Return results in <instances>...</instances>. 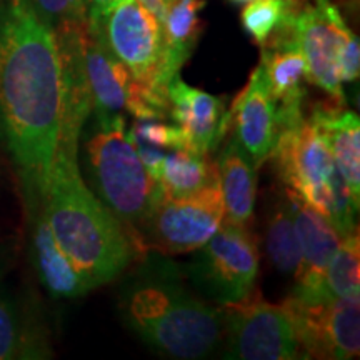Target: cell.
Masks as SVG:
<instances>
[{
	"mask_svg": "<svg viewBox=\"0 0 360 360\" xmlns=\"http://www.w3.org/2000/svg\"><path fill=\"white\" fill-rule=\"evenodd\" d=\"M56 34L30 0H0V146L20 186L44 188L62 119Z\"/></svg>",
	"mask_w": 360,
	"mask_h": 360,
	"instance_id": "cell-1",
	"label": "cell"
},
{
	"mask_svg": "<svg viewBox=\"0 0 360 360\" xmlns=\"http://www.w3.org/2000/svg\"><path fill=\"white\" fill-rule=\"evenodd\" d=\"M125 278L119 310L125 326L154 352L197 360L222 345V310L186 285L182 269L159 252L143 254Z\"/></svg>",
	"mask_w": 360,
	"mask_h": 360,
	"instance_id": "cell-2",
	"label": "cell"
},
{
	"mask_svg": "<svg viewBox=\"0 0 360 360\" xmlns=\"http://www.w3.org/2000/svg\"><path fill=\"white\" fill-rule=\"evenodd\" d=\"M44 210L57 244L89 292L119 278L137 259L122 225L85 184L79 147L57 143L45 179Z\"/></svg>",
	"mask_w": 360,
	"mask_h": 360,
	"instance_id": "cell-3",
	"label": "cell"
},
{
	"mask_svg": "<svg viewBox=\"0 0 360 360\" xmlns=\"http://www.w3.org/2000/svg\"><path fill=\"white\" fill-rule=\"evenodd\" d=\"M97 127L85 141L89 179L98 199L122 225L139 259L147 254L141 240V227L159 186L143 169L125 129L124 115L101 120Z\"/></svg>",
	"mask_w": 360,
	"mask_h": 360,
	"instance_id": "cell-4",
	"label": "cell"
},
{
	"mask_svg": "<svg viewBox=\"0 0 360 360\" xmlns=\"http://www.w3.org/2000/svg\"><path fill=\"white\" fill-rule=\"evenodd\" d=\"M270 159L285 187L322 214L340 237L357 231L359 199L309 117L278 132Z\"/></svg>",
	"mask_w": 360,
	"mask_h": 360,
	"instance_id": "cell-5",
	"label": "cell"
},
{
	"mask_svg": "<svg viewBox=\"0 0 360 360\" xmlns=\"http://www.w3.org/2000/svg\"><path fill=\"white\" fill-rule=\"evenodd\" d=\"M292 27L307 62L309 84L344 103V85L359 79L360 45L332 0H315L292 13Z\"/></svg>",
	"mask_w": 360,
	"mask_h": 360,
	"instance_id": "cell-6",
	"label": "cell"
},
{
	"mask_svg": "<svg viewBox=\"0 0 360 360\" xmlns=\"http://www.w3.org/2000/svg\"><path fill=\"white\" fill-rule=\"evenodd\" d=\"M186 265V277L202 299L217 305L249 295L259 277V238L250 225L224 222Z\"/></svg>",
	"mask_w": 360,
	"mask_h": 360,
	"instance_id": "cell-7",
	"label": "cell"
},
{
	"mask_svg": "<svg viewBox=\"0 0 360 360\" xmlns=\"http://www.w3.org/2000/svg\"><path fill=\"white\" fill-rule=\"evenodd\" d=\"M222 345L227 360H294L304 359L287 304H270L252 289L236 302L220 305Z\"/></svg>",
	"mask_w": 360,
	"mask_h": 360,
	"instance_id": "cell-8",
	"label": "cell"
},
{
	"mask_svg": "<svg viewBox=\"0 0 360 360\" xmlns=\"http://www.w3.org/2000/svg\"><path fill=\"white\" fill-rule=\"evenodd\" d=\"M224 220L225 207L219 186L184 199L165 197L159 188L141 227V240L147 252L192 254L222 227Z\"/></svg>",
	"mask_w": 360,
	"mask_h": 360,
	"instance_id": "cell-9",
	"label": "cell"
},
{
	"mask_svg": "<svg viewBox=\"0 0 360 360\" xmlns=\"http://www.w3.org/2000/svg\"><path fill=\"white\" fill-rule=\"evenodd\" d=\"M102 30L112 53L135 82L169 105L164 35L155 13L139 0H120L102 19Z\"/></svg>",
	"mask_w": 360,
	"mask_h": 360,
	"instance_id": "cell-10",
	"label": "cell"
},
{
	"mask_svg": "<svg viewBox=\"0 0 360 360\" xmlns=\"http://www.w3.org/2000/svg\"><path fill=\"white\" fill-rule=\"evenodd\" d=\"M82 52L85 75L92 96V110L97 122L124 115V112L142 120H164L167 117V103L143 90L122 62L112 53L103 35L102 20H87Z\"/></svg>",
	"mask_w": 360,
	"mask_h": 360,
	"instance_id": "cell-11",
	"label": "cell"
},
{
	"mask_svg": "<svg viewBox=\"0 0 360 360\" xmlns=\"http://www.w3.org/2000/svg\"><path fill=\"white\" fill-rule=\"evenodd\" d=\"M285 304L290 310L304 359L350 360L359 357V295L314 302H302L290 295Z\"/></svg>",
	"mask_w": 360,
	"mask_h": 360,
	"instance_id": "cell-12",
	"label": "cell"
},
{
	"mask_svg": "<svg viewBox=\"0 0 360 360\" xmlns=\"http://www.w3.org/2000/svg\"><path fill=\"white\" fill-rule=\"evenodd\" d=\"M292 13L294 11L267 42L260 45V67L277 107L278 132L304 119L302 102L307 94L305 84H309L307 62L292 27Z\"/></svg>",
	"mask_w": 360,
	"mask_h": 360,
	"instance_id": "cell-13",
	"label": "cell"
},
{
	"mask_svg": "<svg viewBox=\"0 0 360 360\" xmlns=\"http://www.w3.org/2000/svg\"><path fill=\"white\" fill-rule=\"evenodd\" d=\"M25 205L29 254L34 272L53 299H75L89 292L79 272L57 244L45 217L44 188L20 186Z\"/></svg>",
	"mask_w": 360,
	"mask_h": 360,
	"instance_id": "cell-14",
	"label": "cell"
},
{
	"mask_svg": "<svg viewBox=\"0 0 360 360\" xmlns=\"http://www.w3.org/2000/svg\"><path fill=\"white\" fill-rule=\"evenodd\" d=\"M287 188V187H285ZM294 215V224L299 238L300 262L294 281V294L292 297L302 302L326 299L323 295V276L330 259L334 257L342 237L334 225L305 204L297 193L287 188Z\"/></svg>",
	"mask_w": 360,
	"mask_h": 360,
	"instance_id": "cell-15",
	"label": "cell"
},
{
	"mask_svg": "<svg viewBox=\"0 0 360 360\" xmlns=\"http://www.w3.org/2000/svg\"><path fill=\"white\" fill-rule=\"evenodd\" d=\"M169 115L186 139V148L210 155L229 129L225 97H217L184 82L177 74L167 85Z\"/></svg>",
	"mask_w": 360,
	"mask_h": 360,
	"instance_id": "cell-16",
	"label": "cell"
},
{
	"mask_svg": "<svg viewBox=\"0 0 360 360\" xmlns=\"http://www.w3.org/2000/svg\"><path fill=\"white\" fill-rule=\"evenodd\" d=\"M227 114L232 135L260 169L272 155L278 137L277 107L260 64L252 70L249 82L233 98Z\"/></svg>",
	"mask_w": 360,
	"mask_h": 360,
	"instance_id": "cell-17",
	"label": "cell"
},
{
	"mask_svg": "<svg viewBox=\"0 0 360 360\" xmlns=\"http://www.w3.org/2000/svg\"><path fill=\"white\" fill-rule=\"evenodd\" d=\"M52 354L40 304L29 292L0 283V360H42Z\"/></svg>",
	"mask_w": 360,
	"mask_h": 360,
	"instance_id": "cell-18",
	"label": "cell"
},
{
	"mask_svg": "<svg viewBox=\"0 0 360 360\" xmlns=\"http://www.w3.org/2000/svg\"><path fill=\"white\" fill-rule=\"evenodd\" d=\"M330 148L337 169L344 175L350 191L360 199V120L352 110L332 98L321 103L309 117Z\"/></svg>",
	"mask_w": 360,
	"mask_h": 360,
	"instance_id": "cell-19",
	"label": "cell"
},
{
	"mask_svg": "<svg viewBox=\"0 0 360 360\" xmlns=\"http://www.w3.org/2000/svg\"><path fill=\"white\" fill-rule=\"evenodd\" d=\"M219 187L222 192L225 220L252 225L257 200V167L237 139H229L217 160Z\"/></svg>",
	"mask_w": 360,
	"mask_h": 360,
	"instance_id": "cell-20",
	"label": "cell"
},
{
	"mask_svg": "<svg viewBox=\"0 0 360 360\" xmlns=\"http://www.w3.org/2000/svg\"><path fill=\"white\" fill-rule=\"evenodd\" d=\"M204 0H167L160 15L165 45L164 75L170 82L195 49L202 34L200 11Z\"/></svg>",
	"mask_w": 360,
	"mask_h": 360,
	"instance_id": "cell-21",
	"label": "cell"
},
{
	"mask_svg": "<svg viewBox=\"0 0 360 360\" xmlns=\"http://www.w3.org/2000/svg\"><path fill=\"white\" fill-rule=\"evenodd\" d=\"M157 184L165 197L184 199L195 195L205 188L219 186L217 162L210 159V155L197 154L188 148H174L164 157Z\"/></svg>",
	"mask_w": 360,
	"mask_h": 360,
	"instance_id": "cell-22",
	"label": "cell"
},
{
	"mask_svg": "<svg viewBox=\"0 0 360 360\" xmlns=\"http://www.w3.org/2000/svg\"><path fill=\"white\" fill-rule=\"evenodd\" d=\"M265 250L270 264L281 276L294 278L300 262V249L287 188L270 205L265 225Z\"/></svg>",
	"mask_w": 360,
	"mask_h": 360,
	"instance_id": "cell-23",
	"label": "cell"
},
{
	"mask_svg": "<svg viewBox=\"0 0 360 360\" xmlns=\"http://www.w3.org/2000/svg\"><path fill=\"white\" fill-rule=\"evenodd\" d=\"M360 236L359 229L342 237L323 276L326 299L355 297L360 292Z\"/></svg>",
	"mask_w": 360,
	"mask_h": 360,
	"instance_id": "cell-24",
	"label": "cell"
},
{
	"mask_svg": "<svg viewBox=\"0 0 360 360\" xmlns=\"http://www.w3.org/2000/svg\"><path fill=\"white\" fill-rule=\"evenodd\" d=\"M292 11L295 8L289 0H250L242 11L240 20L245 32L259 45H264Z\"/></svg>",
	"mask_w": 360,
	"mask_h": 360,
	"instance_id": "cell-25",
	"label": "cell"
},
{
	"mask_svg": "<svg viewBox=\"0 0 360 360\" xmlns=\"http://www.w3.org/2000/svg\"><path fill=\"white\" fill-rule=\"evenodd\" d=\"M30 4L53 34L87 25L85 0H30Z\"/></svg>",
	"mask_w": 360,
	"mask_h": 360,
	"instance_id": "cell-26",
	"label": "cell"
},
{
	"mask_svg": "<svg viewBox=\"0 0 360 360\" xmlns=\"http://www.w3.org/2000/svg\"><path fill=\"white\" fill-rule=\"evenodd\" d=\"M132 141H139L157 148H186V139L177 125L164 124L162 120L135 119L132 129L129 130Z\"/></svg>",
	"mask_w": 360,
	"mask_h": 360,
	"instance_id": "cell-27",
	"label": "cell"
},
{
	"mask_svg": "<svg viewBox=\"0 0 360 360\" xmlns=\"http://www.w3.org/2000/svg\"><path fill=\"white\" fill-rule=\"evenodd\" d=\"M120 0H85V8H87V20L101 22L107 12Z\"/></svg>",
	"mask_w": 360,
	"mask_h": 360,
	"instance_id": "cell-28",
	"label": "cell"
},
{
	"mask_svg": "<svg viewBox=\"0 0 360 360\" xmlns=\"http://www.w3.org/2000/svg\"><path fill=\"white\" fill-rule=\"evenodd\" d=\"M139 2H141L146 8H148L152 13H155L157 19H160L162 12H164L165 2H167V0H139Z\"/></svg>",
	"mask_w": 360,
	"mask_h": 360,
	"instance_id": "cell-29",
	"label": "cell"
},
{
	"mask_svg": "<svg viewBox=\"0 0 360 360\" xmlns=\"http://www.w3.org/2000/svg\"><path fill=\"white\" fill-rule=\"evenodd\" d=\"M7 265H8V255L6 249H0V278L4 277V272L7 270Z\"/></svg>",
	"mask_w": 360,
	"mask_h": 360,
	"instance_id": "cell-30",
	"label": "cell"
},
{
	"mask_svg": "<svg viewBox=\"0 0 360 360\" xmlns=\"http://www.w3.org/2000/svg\"><path fill=\"white\" fill-rule=\"evenodd\" d=\"M233 2H237V4H247V2H250V0H233Z\"/></svg>",
	"mask_w": 360,
	"mask_h": 360,
	"instance_id": "cell-31",
	"label": "cell"
},
{
	"mask_svg": "<svg viewBox=\"0 0 360 360\" xmlns=\"http://www.w3.org/2000/svg\"><path fill=\"white\" fill-rule=\"evenodd\" d=\"M289 2H290V6L295 8V2H297V0H289Z\"/></svg>",
	"mask_w": 360,
	"mask_h": 360,
	"instance_id": "cell-32",
	"label": "cell"
}]
</instances>
